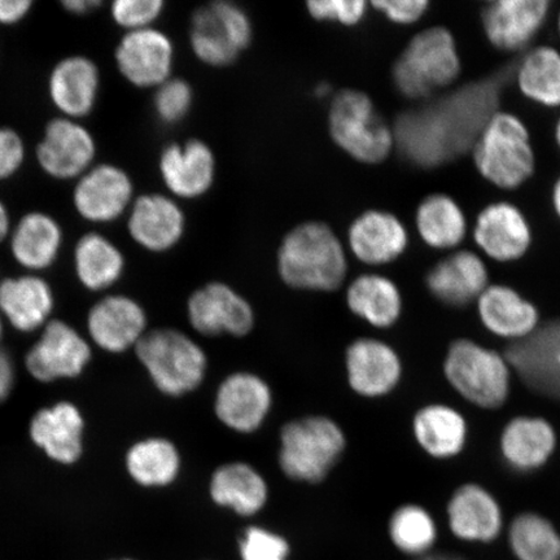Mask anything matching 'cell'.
Listing matches in <instances>:
<instances>
[{
	"label": "cell",
	"mask_w": 560,
	"mask_h": 560,
	"mask_svg": "<svg viewBox=\"0 0 560 560\" xmlns=\"http://www.w3.org/2000/svg\"><path fill=\"white\" fill-rule=\"evenodd\" d=\"M330 130L335 143L361 163H382L396 145L394 130L361 91L345 90L336 95L330 110Z\"/></svg>",
	"instance_id": "cell-8"
},
{
	"label": "cell",
	"mask_w": 560,
	"mask_h": 560,
	"mask_svg": "<svg viewBox=\"0 0 560 560\" xmlns=\"http://www.w3.org/2000/svg\"><path fill=\"white\" fill-rule=\"evenodd\" d=\"M208 493L215 506L252 517L268 505L270 485L249 462L230 460L217 466L210 474Z\"/></svg>",
	"instance_id": "cell-25"
},
{
	"label": "cell",
	"mask_w": 560,
	"mask_h": 560,
	"mask_svg": "<svg viewBox=\"0 0 560 560\" xmlns=\"http://www.w3.org/2000/svg\"><path fill=\"white\" fill-rule=\"evenodd\" d=\"M347 450V433L334 418H293L279 431V471L298 485L318 486L330 478Z\"/></svg>",
	"instance_id": "cell-2"
},
{
	"label": "cell",
	"mask_w": 560,
	"mask_h": 560,
	"mask_svg": "<svg viewBox=\"0 0 560 560\" xmlns=\"http://www.w3.org/2000/svg\"><path fill=\"white\" fill-rule=\"evenodd\" d=\"M242 560H287L291 548L287 538L261 525H249L240 540Z\"/></svg>",
	"instance_id": "cell-41"
},
{
	"label": "cell",
	"mask_w": 560,
	"mask_h": 560,
	"mask_svg": "<svg viewBox=\"0 0 560 560\" xmlns=\"http://www.w3.org/2000/svg\"><path fill=\"white\" fill-rule=\"evenodd\" d=\"M11 234V222L9 209L4 202L0 200V242H3Z\"/></svg>",
	"instance_id": "cell-50"
},
{
	"label": "cell",
	"mask_w": 560,
	"mask_h": 560,
	"mask_svg": "<svg viewBox=\"0 0 560 560\" xmlns=\"http://www.w3.org/2000/svg\"><path fill=\"white\" fill-rule=\"evenodd\" d=\"M557 27H558L559 38H560V12H559V16H558V20H557Z\"/></svg>",
	"instance_id": "cell-56"
},
{
	"label": "cell",
	"mask_w": 560,
	"mask_h": 560,
	"mask_svg": "<svg viewBox=\"0 0 560 560\" xmlns=\"http://www.w3.org/2000/svg\"><path fill=\"white\" fill-rule=\"evenodd\" d=\"M88 332L108 353L136 349L149 332V318L135 299L110 295L97 301L88 315Z\"/></svg>",
	"instance_id": "cell-22"
},
{
	"label": "cell",
	"mask_w": 560,
	"mask_h": 560,
	"mask_svg": "<svg viewBox=\"0 0 560 560\" xmlns=\"http://www.w3.org/2000/svg\"><path fill=\"white\" fill-rule=\"evenodd\" d=\"M136 353L152 384L166 397L191 395L207 381V350L190 334L178 328L149 330Z\"/></svg>",
	"instance_id": "cell-5"
},
{
	"label": "cell",
	"mask_w": 560,
	"mask_h": 560,
	"mask_svg": "<svg viewBox=\"0 0 560 560\" xmlns=\"http://www.w3.org/2000/svg\"><path fill=\"white\" fill-rule=\"evenodd\" d=\"M499 102L494 82H472L435 103L405 112L394 129L396 145L417 166L443 165L471 151L490 116L499 110Z\"/></svg>",
	"instance_id": "cell-1"
},
{
	"label": "cell",
	"mask_w": 560,
	"mask_h": 560,
	"mask_svg": "<svg viewBox=\"0 0 560 560\" xmlns=\"http://www.w3.org/2000/svg\"><path fill=\"white\" fill-rule=\"evenodd\" d=\"M328 91H330V88H328L326 83H322V85H319L317 90H315V94H317L318 96H325L328 94Z\"/></svg>",
	"instance_id": "cell-53"
},
{
	"label": "cell",
	"mask_w": 560,
	"mask_h": 560,
	"mask_svg": "<svg viewBox=\"0 0 560 560\" xmlns=\"http://www.w3.org/2000/svg\"><path fill=\"white\" fill-rule=\"evenodd\" d=\"M476 172L503 191H514L534 177L536 151L530 131L520 116L497 110L471 147Z\"/></svg>",
	"instance_id": "cell-4"
},
{
	"label": "cell",
	"mask_w": 560,
	"mask_h": 560,
	"mask_svg": "<svg viewBox=\"0 0 560 560\" xmlns=\"http://www.w3.org/2000/svg\"><path fill=\"white\" fill-rule=\"evenodd\" d=\"M490 284L485 257L472 250H454L427 272L431 296L452 310L476 303Z\"/></svg>",
	"instance_id": "cell-21"
},
{
	"label": "cell",
	"mask_w": 560,
	"mask_h": 560,
	"mask_svg": "<svg viewBox=\"0 0 560 560\" xmlns=\"http://www.w3.org/2000/svg\"><path fill=\"white\" fill-rule=\"evenodd\" d=\"M163 0H116L110 5V16L128 32L149 30L163 12Z\"/></svg>",
	"instance_id": "cell-42"
},
{
	"label": "cell",
	"mask_w": 560,
	"mask_h": 560,
	"mask_svg": "<svg viewBox=\"0 0 560 560\" xmlns=\"http://www.w3.org/2000/svg\"><path fill=\"white\" fill-rule=\"evenodd\" d=\"M462 60L457 40L445 26L420 32L406 46L394 67L395 85L412 101L429 100L459 79Z\"/></svg>",
	"instance_id": "cell-7"
},
{
	"label": "cell",
	"mask_w": 560,
	"mask_h": 560,
	"mask_svg": "<svg viewBox=\"0 0 560 560\" xmlns=\"http://www.w3.org/2000/svg\"><path fill=\"white\" fill-rule=\"evenodd\" d=\"M32 7L31 0H0V24H19L30 15Z\"/></svg>",
	"instance_id": "cell-47"
},
{
	"label": "cell",
	"mask_w": 560,
	"mask_h": 560,
	"mask_svg": "<svg viewBox=\"0 0 560 560\" xmlns=\"http://www.w3.org/2000/svg\"><path fill=\"white\" fill-rule=\"evenodd\" d=\"M446 517L453 536L468 544L494 542L505 528L500 501L479 482H465L454 489Z\"/></svg>",
	"instance_id": "cell-18"
},
{
	"label": "cell",
	"mask_w": 560,
	"mask_h": 560,
	"mask_svg": "<svg viewBox=\"0 0 560 560\" xmlns=\"http://www.w3.org/2000/svg\"><path fill=\"white\" fill-rule=\"evenodd\" d=\"M173 56L172 40L152 27L126 33L115 54L124 79L142 89L159 88L170 80Z\"/></svg>",
	"instance_id": "cell-24"
},
{
	"label": "cell",
	"mask_w": 560,
	"mask_h": 560,
	"mask_svg": "<svg viewBox=\"0 0 560 560\" xmlns=\"http://www.w3.org/2000/svg\"><path fill=\"white\" fill-rule=\"evenodd\" d=\"M388 535L397 550L419 558L435 548L439 528L429 510L418 503H404L389 517Z\"/></svg>",
	"instance_id": "cell-40"
},
{
	"label": "cell",
	"mask_w": 560,
	"mask_h": 560,
	"mask_svg": "<svg viewBox=\"0 0 560 560\" xmlns=\"http://www.w3.org/2000/svg\"><path fill=\"white\" fill-rule=\"evenodd\" d=\"M555 424L540 416L511 418L501 431L499 450L503 464L511 471L528 475L540 471L558 450Z\"/></svg>",
	"instance_id": "cell-20"
},
{
	"label": "cell",
	"mask_w": 560,
	"mask_h": 560,
	"mask_svg": "<svg viewBox=\"0 0 560 560\" xmlns=\"http://www.w3.org/2000/svg\"><path fill=\"white\" fill-rule=\"evenodd\" d=\"M555 137H556V142H557L558 149L560 151V117L558 118V121L556 124Z\"/></svg>",
	"instance_id": "cell-54"
},
{
	"label": "cell",
	"mask_w": 560,
	"mask_h": 560,
	"mask_svg": "<svg viewBox=\"0 0 560 560\" xmlns=\"http://www.w3.org/2000/svg\"><path fill=\"white\" fill-rule=\"evenodd\" d=\"M13 258L24 269L40 271L58 260L62 245V230L50 214L31 212L11 230Z\"/></svg>",
	"instance_id": "cell-34"
},
{
	"label": "cell",
	"mask_w": 560,
	"mask_h": 560,
	"mask_svg": "<svg viewBox=\"0 0 560 560\" xmlns=\"http://www.w3.org/2000/svg\"><path fill=\"white\" fill-rule=\"evenodd\" d=\"M85 420L72 402L61 401L35 412L30 435L46 457L59 465H73L82 457Z\"/></svg>",
	"instance_id": "cell-27"
},
{
	"label": "cell",
	"mask_w": 560,
	"mask_h": 560,
	"mask_svg": "<svg viewBox=\"0 0 560 560\" xmlns=\"http://www.w3.org/2000/svg\"><path fill=\"white\" fill-rule=\"evenodd\" d=\"M551 206L552 209H555L558 219L560 220V175L551 188Z\"/></svg>",
	"instance_id": "cell-51"
},
{
	"label": "cell",
	"mask_w": 560,
	"mask_h": 560,
	"mask_svg": "<svg viewBox=\"0 0 560 560\" xmlns=\"http://www.w3.org/2000/svg\"><path fill=\"white\" fill-rule=\"evenodd\" d=\"M54 292L44 278L26 275L0 282V315L20 332L42 330L51 320Z\"/></svg>",
	"instance_id": "cell-30"
},
{
	"label": "cell",
	"mask_w": 560,
	"mask_h": 560,
	"mask_svg": "<svg viewBox=\"0 0 560 560\" xmlns=\"http://www.w3.org/2000/svg\"><path fill=\"white\" fill-rule=\"evenodd\" d=\"M91 361L89 341L65 320L51 319L26 354L27 373L40 383L74 380Z\"/></svg>",
	"instance_id": "cell-14"
},
{
	"label": "cell",
	"mask_w": 560,
	"mask_h": 560,
	"mask_svg": "<svg viewBox=\"0 0 560 560\" xmlns=\"http://www.w3.org/2000/svg\"><path fill=\"white\" fill-rule=\"evenodd\" d=\"M412 560H467V559L464 557H460L458 555H453V552H439V555H432V552H430V555L415 558Z\"/></svg>",
	"instance_id": "cell-52"
},
{
	"label": "cell",
	"mask_w": 560,
	"mask_h": 560,
	"mask_svg": "<svg viewBox=\"0 0 560 560\" xmlns=\"http://www.w3.org/2000/svg\"><path fill=\"white\" fill-rule=\"evenodd\" d=\"M505 354L530 390L560 401V318L542 322L528 339L510 345Z\"/></svg>",
	"instance_id": "cell-15"
},
{
	"label": "cell",
	"mask_w": 560,
	"mask_h": 560,
	"mask_svg": "<svg viewBox=\"0 0 560 560\" xmlns=\"http://www.w3.org/2000/svg\"><path fill=\"white\" fill-rule=\"evenodd\" d=\"M348 388L365 400L394 394L404 380V361L398 350L376 336H360L345 352Z\"/></svg>",
	"instance_id": "cell-11"
},
{
	"label": "cell",
	"mask_w": 560,
	"mask_h": 560,
	"mask_svg": "<svg viewBox=\"0 0 560 560\" xmlns=\"http://www.w3.org/2000/svg\"><path fill=\"white\" fill-rule=\"evenodd\" d=\"M187 319L202 338H247L256 327V313L247 299L223 282L195 290L187 301Z\"/></svg>",
	"instance_id": "cell-10"
},
{
	"label": "cell",
	"mask_w": 560,
	"mask_h": 560,
	"mask_svg": "<svg viewBox=\"0 0 560 560\" xmlns=\"http://www.w3.org/2000/svg\"><path fill=\"white\" fill-rule=\"evenodd\" d=\"M508 540L516 560H560V534L548 517L525 511L510 523Z\"/></svg>",
	"instance_id": "cell-39"
},
{
	"label": "cell",
	"mask_w": 560,
	"mask_h": 560,
	"mask_svg": "<svg viewBox=\"0 0 560 560\" xmlns=\"http://www.w3.org/2000/svg\"><path fill=\"white\" fill-rule=\"evenodd\" d=\"M275 390L260 374L237 370L228 374L213 397V412L226 430L236 435H254L275 409Z\"/></svg>",
	"instance_id": "cell-9"
},
{
	"label": "cell",
	"mask_w": 560,
	"mask_h": 560,
	"mask_svg": "<svg viewBox=\"0 0 560 560\" xmlns=\"http://www.w3.org/2000/svg\"><path fill=\"white\" fill-rule=\"evenodd\" d=\"M349 245L357 260L369 266H383L405 254L409 233L395 214L369 210L350 226Z\"/></svg>",
	"instance_id": "cell-29"
},
{
	"label": "cell",
	"mask_w": 560,
	"mask_h": 560,
	"mask_svg": "<svg viewBox=\"0 0 560 560\" xmlns=\"http://www.w3.org/2000/svg\"><path fill=\"white\" fill-rule=\"evenodd\" d=\"M135 187L120 166L101 164L77 179L73 205L83 220L91 223L114 222L131 205Z\"/></svg>",
	"instance_id": "cell-19"
},
{
	"label": "cell",
	"mask_w": 560,
	"mask_h": 560,
	"mask_svg": "<svg viewBox=\"0 0 560 560\" xmlns=\"http://www.w3.org/2000/svg\"><path fill=\"white\" fill-rule=\"evenodd\" d=\"M523 96L545 108H560V51L537 46L523 56L516 72Z\"/></svg>",
	"instance_id": "cell-38"
},
{
	"label": "cell",
	"mask_w": 560,
	"mask_h": 560,
	"mask_svg": "<svg viewBox=\"0 0 560 560\" xmlns=\"http://www.w3.org/2000/svg\"><path fill=\"white\" fill-rule=\"evenodd\" d=\"M160 172L165 185L180 198H198L212 186L214 158L200 140L166 147L160 158Z\"/></svg>",
	"instance_id": "cell-33"
},
{
	"label": "cell",
	"mask_w": 560,
	"mask_h": 560,
	"mask_svg": "<svg viewBox=\"0 0 560 560\" xmlns=\"http://www.w3.org/2000/svg\"><path fill=\"white\" fill-rule=\"evenodd\" d=\"M551 9L549 0H494L481 11L482 32L495 50H524L542 30Z\"/></svg>",
	"instance_id": "cell-17"
},
{
	"label": "cell",
	"mask_w": 560,
	"mask_h": 560,
	"mask_svg": "<svg viewBox=\"0 0 560 560\" xmlns=\"http://www.w3.org/2000/svg\"><path fill=\"white\" fill-rule=\"evenodd\" d=\"M534 240L528 217L513 202H490L476 215L472 241L481 256L489 260L500 264L521 261Z\"/></svg>",
	"instance_id": "cell-13"
},
{
	"label": "cell",
	"mask_w": 560,
	"mask_h": 560,
	"mask_svg": "<svg viewBox=\"0 0 560 560\" xmlns=\"http://www.w3.org/2000/svg\"><path fill=\"white\" fill-rule=\"evenodd\" d=\"M74 270L80 283L90 291H104L121 279L125 257L107 236L83 235L74 249Z\"/></svg>",
	"instance_id": "cell-37"
},
{
	"label": "cell",
	"mask_w": 560,
	"mask_h": 560,
	"mask_svg": "<svg viewBox=\"0 0 560 560\" xmlns=\"http://www.w3.org/2000/svg\"><path fill=\"white\" fill-rule=\"evenodd\" d=\"M475 304L486 331L510 345L528 339L542 324L536 304L508 284L490 283Z\"/></svg>",
	"instance_id": "cell-23"
},
{
	"label": "cell",
	"mask_w": 560,
	"mask_h": 560,
	"mask_svg": "<svg viewBox=\"0 0 560 560\" xmlns=\"http://www.w3.org/2000/svg\"><path fill=\"white\" fill-rule=\"evenodd\" d=\"M311 15L317 20L338 21L342 25H355L365 16L366 3L362 0H313L307 3Z\"/></svg>",
	"instance_id": "cell-44"
},
{
	"label": "cell",
	"mask_w": 560,
	"mask_h": 560,
	"mask_svg": "<svg viewBox=\"0 0 560 560\" xmlns=\"http://www.w3.org/2000/svg\"><path fill=\"white\" fill-rule=\"evenodd\" d=\"M129 233L140 247L151 252L170 250L184 234L185 217L173 200L163 195H143L132 205Z\"/></svg>",
	"instance_id": "cell-32"
},
{
	"label": "cell",
	"mask_w": 560,
	"mask_h": 560,
	"mask_svg": "<svg viewBox=\"0 0 560 560\" xmlns=\"http://www.w3.org/2000/svg\"><path fill=\"white\" fill-rule=\"evenodd\" d=\"M101 4L100 0H66V2L61 3L66 11L73 13V15H86V13L94 11Z\"/></svg>",
	"instance_id": "cell-49"
},
{
	"label": "cell",
	"mask_w": 560,
	"mask_h": 560,
	"mask_svg": "<svg viewBox=\"0 0 560 560\" xmlns=\"http://www.w3.org/2000/svg\"><path fill=\"white\" fill-rule=\"evenodd\" d=\"M3 324H4V319H3L2 315H0V341H2V338H3V331H4Z\"/></svg>",
	"instance_id": "cell-55"
},
{
	"label": "cell",
	"mask_w": 560,
	"mask_h": 560,
	"mask_svg": "<svg viewBox=\"0 0 560 560\" xmlns=\"http://www.w3.org/2000/svg\"><path fill=\"white\" fill-rule=\"evenodd\" d=\"M346 304L357 319L380 331L397 326L404 314L400 287L395 280L376 272H368L349 283Z\"/></svg>",
	"instance_id": "cell-31"
},
{
	"label": "cell",
	"mask_w": 560,
	"mask_h": 560,
	"mask_svg": "<svg viewBox=\"0 0 560 560\" xmlns=\"http://www.w3.org/2000/svg\"><path fill=\"white\" fill-rule=\"evenodd\" d=\"M443 374L455 394L481 410L503 408L513 388L514 370L506 354L470 338L451 342Z\"/></svg>",
	"instance_id": "cell-6"
},
{
	"label": "cell",
	"mask_w": 560,
	"mask_h": 560,
	"mask_svg": "<svg viewBox=\"0 0 560 560\" xmlns=\"http://www.w3.org/2000/svg\"><path fill=\"white\" fill-rule=\"evenodd\" d=\"M411 432L419 450L436 460L459 457L470 439V425L464 412L443 402L419 408L411 419Z\"/></svg>",
	"instance_id": "cell-26"
},
{
	"label": "cell",
	"mask_w": 560,
	"mask_h": 560,
	"mask_svg": "<svg viewBox=\"0 0 560 560\" xmlns=\"http://www.w3.org/2000/svg\"><path fill=\"white\" fill-rule=\"evenodd\" d=\"M420 240L432 249L457 250L468 233L464 208L453 196L436 192L425 196L416 212Z\"/></svg>",
	"instance_id": "cell-36"
},
{
	"label": "cell",
	"mask_w": 560,
	"mask_h": 560,
	"mask_svg": "<svg viewBox=\"0 0 560 560\" xmlns=\"http://www.w3.org/2000/svg\"><path fill=\"white\" fill-rule=\"evenodd\" d=\"M25 144L19 132L0 126V180L15 175L24 164Z\"/></svg>",
	"instance_id": "cell-45"
},
{
	"label": "cell",
	"mask_w": 560,
	"mask_h": 560,
	"mask_svg": "<svg viewBox=\"0 0 560 560\" xmlns=\"http://www.w3.org/2000/svg\"><path fill=\"white\" fill-rule=\"evenodd\" d=\"M249 19L234 3L214 2L195 12L191 27L194 52L209 66L225 67L247 48Z\"/></svg>",
	"instance_id": "cell-12"
},
{
	"label": "cell",
	"mask_w": 560,
	"mask_h": 560,
	"mask_svg": "<svg viewBox=\"0 0 560 560\" xmlns=\"http://www.w3.org/2000/svg\"><path fill=\"white\" fill-rule=\"evenodd\" d=\"M192 103V91L187 82L182 80H167L156 91L155 104L156 115L165 124L178 122L190 110Z\"/></svg>",
	"instance_id": "cell-43"
},
{
	"label": "cell",
	"mask_w": 560,
	"mask_h": 560,
	"mask_svg": "<svg viewBox=\"0 0 560 560\" xmlns=\"http://www.w3.org/2000/svg\"><path fill=\"white\" fill-rule=\"evenodd\" d=\"M373 7L384 13L392 23L411 25L418 23L430 9L429 0H375Z\"/></svg>",
	"instance_id": "cell-46"
},
{
	"label": "cell",
	"mask_w": 560,
	"mask_h": 560,
	"mask_svg": "<svg viewBox=\"0 0 560 560\" xmlns=\"http://www.w3.org/2000/svg\"><path fill=\"white\" fill-rule=\"evenodd\" d=\"M278 272L293 290L338 291L348 272L346 252L330 228L307 222L292 230L280 245Z\"/></svg>",
	"instance_id": "cell-3"
},
{
	"label": "cell",
	"mask_w": 560,
	"mask_h": 560,
	"mask_svg": "<svg viewBox=\"0 0 560 560\" xmlns=\"http://www.w3.org/2000/svg\"><path fill=\"white\" fill-rule=\"evenodd\" d=\"M126 471L139 487L167 488L177 482L184 459L177 444L163 436L137 441L125 457Z\"/></svg>",
	"instance_id": "cell-35"
},
{
	"label": "cell",
	"mask_w": 560,
	"mask_h": 560,
	"mask_svg": "<svg viewBox=\"0 0 560 560\" xmlns=\"http://www.w3.org/2000/svg\"><path fill=\"white\" fill-rule=\"evenodd\" d=\"M47 86L62 117L79 121L95 108L101 88L100 69L86 56H68L54 67Z\"/></svg>",
	"instance_id": "cell-28"
},
{
	"label": "cell",
	"mask_w": 560,
	"mask_h": 560,
	"mask_svg": "<svg viewBox=\"0 0 560 560\" xmlns=\"http://www.w3.org/2000/svg\"><path fill=\"white\" fill-rule=\"evenodd\" d=\"M35 155L40 170L51 178L79 179L94 166L96 143L85 126L59 117L47 124Z\"/></svg>",
	"instance_id": "cell-16"
},
{
	"label": "cell",
	"mask_w": 560,
	"mask_h": 560,
	"mask_svg": "<svg viewBox=\"0 0 560 560\" xmlns=\"http://www.w3.org/2000/svg\"><path fill=\"white\" fill-rule=\"evenodd\" d=\"M15 365H13L10 354L0 349V404L10 397L13 385H15Z\"/></svg>",
	"instance_id": "cell-48"
},
{
	"label": "cell",
	"mask_w": 560,
	"mask_h": 560,
	"mask_svg": "<svg viewBox=\"0 0 560 560\" xmlns=\"http://www.w3.org/2000/svg\"><path fill=\"white\" fill-rule=\"evenodd\" d=\"M120 560H131V559H120Z\"/></svg>",
	"instance_id": "cell-57"
}]
</instances>
